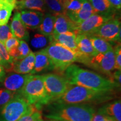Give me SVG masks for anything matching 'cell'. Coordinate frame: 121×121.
<instances>
[{
    "label": "cell",
    "mask_w": 121,
    "mask_h": 121,
    "mask_svg": "<svg viewBox=\"0 0 121 121\" xmlns=\"http://www.w3.org/2000/svg\"><path fill=\"white\" fill-rule=\"evenodd\" d=\"M63 76L71 85L80 86L96 91L111 92L118 87L109 78L74 64L66 69Z\"/></svg>",
    "instance_id": "6da1fadb"
},
{
    "label": "cell",
    "mask_w": 121,
    "mask_h": 121,
    "mask_svg": "<svg viewBox=\"0 0 121 121\" xmlns=\"http://www.w3.org/2000/svg\"><path fill=\"white\" fill-rule=\"evenodd\" d=\"M47 107L45 118L58 121H92L95 110L86 104L50 103Z\"/></svg>",
    "instance_id": "7a4b0ae2"
},
{
    "label": "cell",
    "mask_w": 121,
    "mask_h": 121,
    "mask_svg": "<svg viewBox=\"0 0 121 121\" xmlns=\"http://www.w3.org/2000/svg\"><path fill=\"white\" fill-rule=\"evenodd\" d=\"M111 92L96 91L78 85H71L63 94L53 102L65 104H82L110 99ZM52 103V102H51Z\"/></svg>",
    "instance_id": "3957f363"
},
{
    "label": "cell",
    "mask_w": 121,
    "mask_h": 121,
    "mask_svg": "<svg viewBox=\"0 0 121 121\" xmlns=\"http://www.w3.org/2000/svg\"><path fill=\"white\" fill-rule=\"evenodd\" d=\"M30 105H34L39 110L51 103L40 75H31L18 93Z\"/></svg>",
    "instance_id": "277c9868"
},
{
    "label": "cell",
    "mask_w": 121,
    "mask_h": 121,
    "mask_svg": "<svg viewBox=\"0 0 121 121\" xmlns=\"http://www.w3.org/2000/svg\"><path fill=\"white\" fill-rule=\"evenodd\" d=\"M43 51L51 60V69H55L60 75H63L68 67L78 61L75 53L56 42H52Z\"/></svg>",
    "instance_id": "5b68a950"
},
{
    "label": "cell",
    "mask_w": 121,
    "mask_h": 121,
    "mask_svg": "<svg viewBox=\"0 0 121 121\" xmlns=\"http://www.w3.org/2000/svg\"><path fill=\"white\" fill-rule=\"evenodd\" d=\"M31 107L26 100L16 93L0 110V121H17L28 112Z\"/></svg>",
    "instance_id": "8992f818"
},
{
    "label": "cell",
    "mask_w": 121,
    "mask_h": 121,
    "mask_svg": "<svg viewBox=\"0 0 121 121\" xmlns=\"http://www.w3.org/2000/svg\"><path fill=\"white\" fill-rule=\"evenodd\" d=\"M42 76L51 103L62 96L71 86L65 77L60 74L47 73Z\"/></svg>",
    "instance_id": "52a82bcc"
},
{
    "label": "cell",
    "mask_w": 121,
    "mask_h": 121,
    "mask_svg": "<svg viewBox=\"0 0 121 121\" xmlns=\"http://www.w3.org/2000/svg\"><path fill=\"white\" fill-rule=\"evenodd\" d=\"M89 66L109 75L115 69V56L112 49L105 53H98L90 58Z\"/></svg>",
    "instance_id": "ba28073f"
},
{
    "label": "cell",
    "mask_w": 121,
    "mask_h": 121,
    "mask_svg": "<svg viewBox=\"0 0 121 121\" xmlns=\"http://www.w3.org/2000/svg\"><path fill=\"white\" fill-rule=\"evenodd\" d=\"M92 36H96L107 41H120L121 22L117 19L110 18Z\"/></svg>",
    "instance_id": "9c48e42d"
},
{
    "label": "cell",
    "mask_w": 121,
    "mask_h": 121,
    "mask_svg": "<svg viewBox=\"0 0 121 121\" xmlns=\"http://www.w3.org/2000/svg\"><path fill=\"white\" fill-rule=\"evenodd\" d=\"M109 19L97 13L93 15L78 25L73 33L76 35L84 34L87 37L92 36Z\"/></svg>",
    "instance_id": "30bf717a"
},
{
    "label": "cell",
    "mask_w": 121,
    "mask_h": 121,
    "mask_svg": "<svg viewBox=\"0 0 121 121\" xmlns=\"http://www.w3.org/2000/svg\"><path fill=\"white\" fill-rule=\"evenodd\" d=\"M31 75V74L11 73L4 79V86L7 90L18 93Z\"/></svg>",
    "instance_id": "8fae6325"
},
{
    "label": "cell",
    "mask_w": 121,
    "mask_h": 121,
    "mask_svg": "<svg viewBox=\"0 0 121 121\" xmlns=\"http://www.w3.org/2000/svg\"><path fill=\"white\" fill-rule=\"evenodd\" d=\"M35 63V53L31 52L27 56L20 60H13L10 72L28 74L32 71Z\"/></svg>",
    "instance_id": "7c38bea8"
},
{
    "label": "cell",
    "mask_w": 121,
    "mask_h": 121,
    "mask_svg": "<svg viewBox=\"0 0 121 121\" xmlns=\"http://www.w3.org/2000/svg\"><path fill=\"white\" fill-rule=\"evenodd\" d=\"M20 19L25 28L30 29H36L41 23L44 14L40 11L22 10L21 11Z\"/></svg>",
    "instance_id": "4fadbf2b"
},
{
    "label": "cell",
    "mask_w": 121,
    "mask_h": 121,
    "mask_svg": "<svg viewBox=\"0 0 121 121\" xmlns=\"http://www.w3.org/2000/svg\"><path fill=\"white\" fill-rule=\"evenodd\" d=\"M52 42H54L63 45L68 49L71 50L75 53L76 56L81 54L78 51L76 44V35L75 33L71 31H68L63 34H53L52 35Z\"/></svg>",
    "instance_id": "5bb4252c"
},
{
    "label": "cell",
    "mask_w": 121,
    "mask_h": 121,
    "mask_svg": "<svg viewBox=\"0 0 121 121\" xmlns=\"http://www.w3.org/2000/svg\"><path fill=\"white\" fill-rule=\"evenodd\" d=\"M54 30L53 34H63L68 31L73 32L77 28V25L65 13L56 15Z\"/></svg>",
    "instance_id": "9a60e30c"
},
{
    "label": "cell",
    "mask_w": 121,
    "mask_h": 121,
    "mask_svg": "<svg viewBox=\"0 0 121 121\" xmlns=\"http://www.w3.org/2000/svg\"><path fill=\"white\" fill-rule=\"evenodd\" d=\"M13 37L18 39H28L29 33L20 19V13L16 12L13 15L10 26Z\"/></svg>",
    "instance_id": "2e32d148"
},
{
    "label": "cell",
    "mask_w": 121,
    "mask_h": 121,
    "mask_svg": "<svg viewBox=\"0 0 121 121\" xmlns=\"http://www.w3.org/2000/svg\"><path fill=\"white\" fill-rule=\"evenodd\" d=\"M76 44L78 51L87 57H94L98 53L95 51L91 43L90 39L84 34L76 35Z\"/></svg>",
    "instance_id": "e0dca14e"
},
{
    "label": "cell",
    "mask_w": 121,
    "mask_h": 121,
    "mask_svg": "<svg viewBox=\"0 0 121 121\" xmlns=\"http://www.w3.org/2000/svg\"><path fill=\"white\" fill-rule=\"evenodd\" d=\"M96 13L95 12L91 3L87 0H83L82 7L80 11L77 14L71 17L69 19L75 22L77 26H78L85 20L88 19L90 16Z\"/></svg>",
    "instance_id": "ac0fdd59"
},
{
    "label": "cell",
    "mask_w": 121,
    "mask_h": 121,
    "mask_svg": "<svg viewBox=\"0 0 121 121\" xmlns=\"http://www.w3.org/2000/svg\"><path fill=\"white\" fill-rule=\"evenodd\" d=\"M48 69H51V60L48 56L43 49L35 53L34 69L30 74H35Z\"/></svg>",
    "instance_id": "d6986e66"
},
{
    "label": "cell",
    "mask_w": 121,
    "mask_h": 121,
    "mask_svg": "<svg viewBox=\"0 0 121 121\" xmlns=\"http://www.w3.org/2000/svg\"><path fill=\"white\" fill-rule=\"evenodd\" d=\"M104 116L121 121V102L120 100L104 105L98 110Z\"/></svg>",
    "instance_id": "ffe728a7"
},
{
    "label": "cell",
    "mask_w": 121,
    "mask_h": 121,
    "mask_svg": "<svg viewBox=\"0 0 121 121\" xmlns=\"http://www.w3.org/2000/svg\"><path fill=\"white\" fill-rule=\"evenodd\" d=\"M45 4L44 0H19L16 1L15 8L19 10L30 9L43 13L45 10Z\"/></svg>",
    "instance_id": "44dd1931"
},
{
    "label": "cell",
    "mask_w": 121,
    "mask_h": 121,
    "mask_svg": "<svg viewBox=\"0 0 121 121\" xmlns=\"http://www.w3.org/2000/svg\"><path fill=\"white\" fill-rule=\"evenodd\" d=\"M56 20L55 15L47 13L43 16L41 23L38 27L39 31L44 35L50 37L53 33L54 22Z\"/></svg>",
    "instance_id": "7402d4cb"
},
{
    "label": "cell",
    "mask_w": 121,
    "mask_h": 121,
    "mask_svg": "<svg viewBox=\"0 0 121 121\" xmlns=\"http://www.w3.org/2000/svg\"><path fill=\"white\" fill-rule=\"evenodd\" d=\"M60 1L65 14L70 18L81 10L83 0H60Z\"/></svg>",
    "instance_id": "603a6c76"
},
{
    "label": "cell",
    "mask_w": 121,
    "mask_h": 121,
    "mask_svg": "<svg viewBox=\"0 0 121 121\" xmlns=\"http://www.w3.org/2000/svg\"><path fill=\"white\" fill-rule=\"evenodd\" d=\"M91 44L98 53H105L113 49L112 46L107 40L96 36L88 37Z\"/></svg>",
    "instance_id": "cb8c5ba5"
},
{
    "label": "cell",
    "mask_w": 121,
    "mask_h": 121,
    "mask_svg": "<svg viewBox=\"0 0 121 121\" xmlns=\"http://www.w3.org/2000/svg\"><path fill=\"white\" fill-rule=\"evenodd\" d=\"M28 44L22 40H19V44L16 48L12 50L9 54L13 58V60H20L24 58L31 52Z\"/></svg>",
    "instance_id": "d4e9b609"
},
{
    "label": "cell",
    "mask_w": 121,
    "mask_h": 121,
    "mask_svg": "<svg viewBox=\"0 0 121 121\" xmlns=\"http://www.w3.org/2000/svg\"><path fill=\"white\" fill-rule=\"evenodd\" d=\"M14 8L13 4L0 0V26L7 24Z\"/></svg>",
    "instance_id": "484cf974"
},
{
    "label": "cell",
    "mask_w": 121,
    "mask_h": 121,
    "mask_svg": "<svg viewBox=\"0 0 121 121\" xmlns=\"http://www.w3.org/2000/svg\"><path fill=\"white\" fill-rule=\"evenodd\" d=\"M13 61V58L9 54L4 44L0 42V64L6 71L10 72Z\"/></svg>",
    "instance_id": "4316f807"
},
{
    "label": "cell",
    "mask_w": 121,
    "mask_h": 121,
    "mask_svg": "<svg viewBox=\"0 0 121 121\" xmlns=\"http://www.w3.org/2000/svg\"><path fill=\"white\" fill-rule=\"evenodd\" d=\"M17 121H44V120L40 110L34 105H31L28 112Z\"/></svg>",
    "instance_id": "83f0119b"
},
{
    "label": "cell",
    "mask_w": 121,
    "mask_h": 121,
    "mask_svg": "<svg viewBox=\"0 0 121 121\" xmlns=\"http://www.w3.org/2000/svg\"><path fill=\"white\" fill-rule=\"evenodd\" d=\"M90 2L96 13H105L113 7L109 0H91Z\"/></svg>",
    "instance_id": "f1b7e54d"
},
{
    "label": "cell",
    "mask_w": 121,
    "mask_h": 121,
    "mask_svg": "<svg viewBox=\"0 0 121 121\" xmlns=\"http://www.w3.org/2000/svg\"><path fill=\"white\" fill-rule=\"evenodd\" d=\"M49 41L51 43L52 42V36L47 37L43 34H37L34 35L31 41V45L36 48H42L47 45L48 42Z\"/></svg>",
    "instance_id": "f546056e"
},
{
    "label": "cell",
    "mask_w": 121,
    "mask_h": 121,
    "mask_svg": "<svg viewBox=\"0 0 121 121\" xmlns=\"http://www.w3.org/2000/svg\"><path fill=\"white\" fill-rule=\"evenodd\" d=\"M44 1L45 4H46L54 15L56 16L60 13H65L60 0H44Z\"/></svg>",
    "instance_id": "4dcf8cb0"
},
{
    "label": "cell",
    "mask_w": 121,
    "mask_h": 121,
    "mask_svg": "<svg viewBox=\"0 0 121 121\" xmlns=\"http://www.w3.org/2000/svg\"><path fill=\"white\" fill-rule=\"evenodd\" d=\"M16 93L6 89H0V110L14 96Z\"/></svg>",
    "instance_id": "1f68e13d"
},
{
    "label": "cell",
    "mask_w": 121,
    "mask_h": 121,
    "mask_svg": "<svg viewBox=\"0 0 121 121\" xmlns=\"http://www.w3.org/2000/svg\"><path fill=\"white\" fill-rule=\"evenodd\" d=\"M13 37L10 27L8 24L0 26V42L4 43L7 39Z\"/></svg>",
    "instance_id": "d6a6232c"
},
{
    "label": "cell",
    "mask_w": 121,
    "mask_h": 121,
    "mask_svg": "<svg viewBox=\"0 0 121 121\" xmlns=\"http://www.w3.org/2000/svg\"><path fill=\"white\" fill-rule=\"evenodd\" d=\"M19 44V40L15 37H12L11 38L8 39L4 43V47L8 53L16 48Z\"/></svg>",
    "instance_id": "836d02e7"
},
{
    "label": "cell",
    "mask_w": 121,
    "mask_h": 121,
    "mask_svg": "<svg viewBox=\"0 0 121 121\" xmlns=\"http://www.w3.org/2000/svg\"><path fill=\"white\" fill-rule=\"evenodd\" d=\"M115 69L121 70V45H118L114 50Z\"/></svg>",
    "instance_id": "e575fe53"
},
{
    "label": "cell",
    "mask_w": 121,
    "mask_h": 121,
    "mask_svg": "<svg viewBox=\"0 0 121 121\" xmlns=\"http://www.w3.org/2000/svg\"><path fill=\"white\" fill-rule=\"evenodd\" d=\"M105 117V116H104V114L100 113L99 112H98L96 113H95L92 121H104Z\"/></svg>",
    "instance_id": "d590c367"
},
{
    "label": "cell",
    "mask_w": 121,
    "mask_h": 121,
    "mask_svg": "<svg viewBox=\"0 0 121 121\" xmlns=\"http://www.w3.org/2000/svg\"><path fill=\"white\" fill-rule=\"evenodd\" d=\"M112 6L117 9H120L121 6V0H109Z\"/></svg>",
    "instance_id": "8d00e7d4"
},
{
    "label": "cell",
    "mask_w": 121,
    "mask_h": 121,
    "mask_svg": "<svg viewBox=\"0 0 121 121\" xmlns=\"http://www.w3.org/2000/svg\"><path fill=\"white\" fill-rule=\"evenodd\" d=\"M4 76H5V70L2 65L0 64V81H2Z\"/></svg>",
    "instance_id": "74e56055"
},
{
    "label": "cell",
    "mask_w": 121,
    "mask_h": 121,
    "mask_svg": "<svg viewBox=\"0 0 121 121\" xmlns=\"http://www.w3.org/2000/svg\"><path fill=\"white\" fill-rule=\"evenodd\" d=\"M1 1H4V2H8L9 4H11L13 5H14L15 6H16V0H1Z\"/></svg>",
    "instance_id": "f35d334b"
},
{
    "label": "cell",
    "mask_w": 121,
    "mask_h": 121,
    "mask_svg": "<svg viewBox=\"0 0 121 121\" xmlns=\"http://www.w3.org/2000/svg\"><path fill=\"white\" fill-rule=\"evenodd\" d=\"M104 121H117L112 117H108V116H105V118H104Z\"/></svg>",
    "instance_id": "ab89813d"
},
{
    "label": "cell",
    "mask_w": 121,
    "mask_h": 121,
    "mask_svg": "<svg viewBox=\"0 0 121 121\" xmlns=\"http://www.w3.org/2000/svg\"></svg>",
    "instance_id": "60d3db41"
},
{
    "label": "cell",
    "mask_w": 121,
    "mask_h": 121,
    "mask_svg": "<svg viewBox=\"0 0 121 121\" xmlns=\"http://www.w3.org/2000/svg\"><path fill=\"white\" fill-rule=\"evenodd\" d=\"M87 1H91V0H87Z\"/></svg>",
    "instance_id": "b9f144b4"
}]
</instances>
